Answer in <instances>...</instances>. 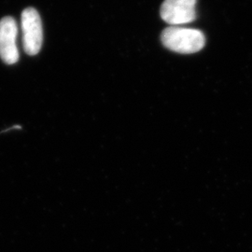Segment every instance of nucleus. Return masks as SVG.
<instances>
[{"label": "nucleus", "mask_w": 252, "mask_h": 252, "mask_svg": "<svg viewBox=\"0 0 252 252\" xmlns=\"http://www.w3.org/2000/svg\"><path fill=\"white\" fill-rule=\"evenodd\" d=\"M161 39L165 48L183 54L197 53L206 44V36L200 30L178 27L165 28Z\"/></svg>", "instance_id": "obj_1"}, {"label": "nucleus", "mask_w": 252, "mask_h": 252, "mask_svg": "<svg viewBox=\"0 0 252 252\" xmlns=\"http://www.w3.org/2000/svg\"><path fill=\"white\" fill-rule=\"evenodd\" d=\"M21 27L25 52L29 55H36L39 53L43 41L41 19L36 9L27 8L22 12Z\"/></svg>", "instance_id": "obj_2"}, {"label": "nucleus", "mask_w": 252, "mask_h": 252, "mask_svg": "<svg viewBox=\"0 0 252 252\" xmlns=\"http://www.w3.org/2000/svg\"><path fill=\"white\" fill-rule=\"evenodd\" d=\"M196 0H164L161 17L172 26L191 23L196 18Z\"/></svg>", "instance_id": "obj_3"}, {"label": "nucleus", "mask_w": 252, "mask_h": 252, "mask_svg": "<svg viewBox=\"0 0 252 252\" xmlns=\"http://www.w3.org/2000/svg\"><path fill=\"white\" fill-rule=\"evenodd\" d=\"M18 27L12 17H4L0 21V57L7 64L17 63L19 51L16 45Z\"/></svg>", "instance_id": "obj_4"}]
</instances>
